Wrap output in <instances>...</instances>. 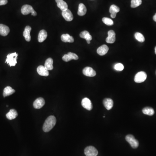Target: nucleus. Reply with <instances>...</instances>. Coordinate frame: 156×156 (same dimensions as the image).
I'll use <instances>...</instances> for the list:
<instances>
[{
    "label": "nucleus",
    "instance_id": "obj_1",
    "mask_svg": "<svg viewBox=\"0 0 156 156\" xmlns=\"http://www.w3.org/2000/svg\"><path fill=\"white\" fill-rule=\"evenodd\" d=\"M56 119L54 116H50L47 118L43 125V131L45 132H48L51 131L56 125Z\"/></svg>",
    "mask_w": 156,
    "mask_h": 156
},
{
    "label": "nucleus",
    "instance_id": "obj_2",
    "mask_svg": "<svg viewBox=\"0 0 156 156\" xmlns=\"http://www.w3.org/2000/svg\"><path fill=\"white\" fill-rule=\"evenodd\" d=\"M18 54L16 52L12 54H9L7 56V59L5 63L9 64L10 66H15L16 64L17 63V57Z\"/></svg>",
    "mask_w": 156,
    "mask_h": 156
},
{
    "label": "nucleus",
    "instance_id": "obj_3",
    "mask_svg": "<svg viewBox=\"0 0 156 156\" xmlns=\"http://www.w3.org/2000/svg\"><path fill=\"white\" fill-rule=\"evenodd\" d=\"M21 12L24 15H29L31 13V15L34 16L37 15V13L35 11L33 7L30 5H25L22 6Z\"/></svg>",
    "mask_w": 156,
    "mask_h": 156
},
{
    "label": "nucleus",
    "instance_id": "obj_4",
    "mask_svg": "<svg viewBox=\"0 0 156 156\" xmlns=\"http://www.w3.org/2000/svg\"><path fill=\"white\" fill-rule=\"evenodd\" d=\"M125 139L128 142L130 143L131 147L133 148H137L139 146V142L137 140H136L134 136L132 134L127 135L125 137Z\"/></svg>",
    "mask_w": 156,
    "mask_h": 156
},
{
    "label": "nucleus",
    "instance_id": "obj_5",
    "mask_svg": "<svg viewBox=\"0 0 156 156\" xmlns=\"http://www.w3.org/2000/svg\"><path fill=\"white\" fill-rule=\"evenodd\" d=\"M84 153L86 156H97L98 151L93 146H88L85 149Z\"/></svg>",
    "mask_w": 156,
    "mask_h": 156
},
{
    "label": "nucleus",
    "instance_id": "obj_6",
    "mask_svg": "<svg viewBox=\"0 0 156 156\" xmlns=\"http://www.w3.org/2000/svg\"><path fill=\"white\" fill-rule=\"evenodd\" d=\"M147 77V74L144 72H140L136 74L134 77V82L136 83H141L145 81Z\"/></svg>",
    "mask_w": 156,
    "mask_h": 156
},
{
    "label": "nucleus",
    "instance_id": "obj_7",
    "mask_svg": "<svg viewBox=\"0 0 156 156\" xmlns=\"http://www.w3.org/2000/svg\"><path fill=\"white\" fill-rule=\"evenodd\" d=\"M62 59L65 62H67L72 60V59L77 60L79 59V57L76 54L69 52L67 54L64 55L62 58Z\"/></svg>",
    "mask_w": 156,
    "mask_h": 156
},
{
    "label": "nucleus",
    "instance_id": "obj_8",
    "mask_svg": "<svg viewBox=\"0 0 156 156\" xmlns=\"http://www.w3.org/2000/svg\"><path fill=\"white\" fill-rule=\"evenodd\" d=\"M45 104L44 99L43 98H37L33 103V106L35 109H40Z\"/></svg>",
    "mask_w": 156,
    "mask_h": 156
},
{
    "label": "nucleus",
    "instance_id": "obj_9",
    "mask_svg": "<svg viewBox=\"0 0 156 156\" xmlns=\"http://www.w3.org/2000/svg\"><path fill=\"white\" fill-rule=\"evenodd\" d=\"M82 105L84 108L89 111H90L93 109L92 102L90 99L87 98H85L82 100Z\"/></svg>",
    "mask_w": 156,
    "mask_h": 156
},
{
    "label": "nucleus",
    "instance_id": "obj_10",
    "mask_svg": "<svg viewBox=\"0 0 156 156\" xmlns=\"http://www.w3.org/2000/svg\"><path fill=\"white\" fill-rule=\"evenodd\" d=\"M83 74L88 77H94L96 75V72L90 67H86L83 69Z\"/></svg>",
    "mask_w": 156,
    "mask_h": 156
},
{
    "label": "nucleus",
    "instance_id": "obj_11",
    "mask_svg": "<svg viewBox=\"0 0 156 156\" xmlns=\"http://www.w3.org/2000/svg\"><path fill=\"white\" fill-rule=\"evenodd\" d=\"M62 15L66 21H71L73 19V16L72 12L68 9L65 11H62Z\"/></svg>",
    "mask_w": 156,
    "mask_h": 156
},
{
    "label": "nucleus",
    "instance_id": "obj_12",
    "mask_svg": "<svg viewBox=\"0 0 156 156\" xmlns=\"http://www.w3.org/2000/svg\"><path fill=\"white\" fill-rule=\"evenodd\" d=\"M31 27L29 26H27L25 28L23 32V36L24 37L25 40L27 42H30L31 40L30 32L31 30Z\"/></svg>",
    "mask_w": 156,
    "mask_h": 156
},
{
    "label": "nucleus",
    "instance_id": "obj_13",
    "mask_svg": "<svg viewBox=\"0 0 156 156\" xmlns=\"http://www.w3.org/2000/svg\"><path fill=\"white\" fill-rule=\"evenodd\" d=\"M49 70H47L44 66L40 65L37 68V72L41 76H47L49 75Z\"/></svg>",
    "mask_w": 156,
    "mask_h": 156
},
{
    "label": "nucleus",
    "instance_id": "obj_14",
    "mask_svg": "<svg viewBox=\"0 0 156 156\" xmlns=\"http://www.w3.org/2000/svg\"><path fill=\"white\" fill-rule=\"evenodd\" d=\"M108 37L106 39V42L108 44H113L115 41V33L113 30H109L108 32Z\"/></svg>",
    "mask_w": 156,
    "mask_h": 156
},
{
    "label": "nucleus",
    "instance_id": "obj_15",
    "mask_svg": "<svg viewBox=\"0 0 156 156\" xmlns=\"http://www.w3.org/2000/svg\"><path fill=\"white\" fill-rule=\"evenodd\" d=\"M120 11V8L115 5H112L109 9V12L111 14L112 18H114L116 17L117 13Z\"/></svg>",
    "mask_w": 156,
    "mask_h": 156
},
{
    "label": "nucleus",
    "instance_id": "obj_16",
    "mask_svg": "<svg viewBox=\"0 0 156 156\" xmlns=\"http://www.w3.org/2000/svg\"><path fill=\"white\" fill-rule=\"evenodd\" d=\"M108 50L109 48L106 45H103L98 48L97 50V54L100 56L104 55L108 53Z\"/></svg>",
    "mask_w": 156,
    "mask_h": 156
},
{
    "label": "nucleus",
    "instance_id": "obj_17",
    "mask_svg": "<svg viewBox=\"0 0 156 156\" xmlns=\"http://www.w3.org/2000/svg\"><path fill=\"white\" fill-rule=\"evenodd\" d=\"M10 32L9 27L5 25L0 24V35L2 36H6Z\"/></svg>",
    "mask_w": 156,
    "mask_h": 156
},
{
    "label": "nucleus",
    "instance_id": "obj_18",
    "mask_svg": "<svg viewBox=\"0 0 156 156\" xmlns=\"http://www.w3.org/2000/svg\"><path fill=\"white\" fill-rule=\"evenodd\" d=\"M57 3V6L62 11H65L68 9V5L63 0H56Z\"/></svg>",
    "mask_w": 156,
    "mask_h": 156
},
{
    "label": "nucleus",
    "instance_id": "obj_19",
    "mask_svg": "<svg viewBox=\"0 0 156 156\" xmlns=\"http://www.w3.org/2000/svg\"><path fill=\"white\" fill-rule=\"evenodd\" d=\"M103 103L105 108L108 110H110V109H112L113 106V101L111 98H105L103 100Z\"/></svg>",
    "mask_w": 156,
    "mask_h": 156
},
{
    "label": "nucleus",
    "instance_id": "obj_20",
    "mask_svg": "<svg viewBox=\"0 0 156 156\" xmlns=\"http://www.w3.org/2000/svg\"><path fill=\"white\" fill-rule=\"evenodd\" d=\"M61 40L65 43H73L74 41L73 37L69 34H63L61 36Z\"/></svg>",
    "mask_w": 156,
    "mask_h": 156
},
{
    "label": "nucleus",
    "instance_id": "obj_21",
    "mask_svg": "<svg viewBox=\"0 0 156 156\" xmlns=\"http://www.w3.org/2000/svg\"><path fill=\"white\" fill-rule=\"evenodd\" d=\"M47 37V32L45 30H42L39 32L38 36V40L40 43L44 42Z\"/></svg>",
    "mask_w": 156,
    "mask_h": 156
},
{
    "label": "nucleus",
    "instance_id": "obj_22",
    "mask_svg": "<svg viewBox=\"0 0 156 156\" xmlns=\"http://www.w3.org/2000/svg\"><path fill=\"white\" fill-rule=\"evenodd\" d=\"M17 115H18V113L16 110L12 109L10 110V111L7 114L6 116L7 119L11 120L16 118Z\"/></svg>",
    "mask_w": 156,
    "mask_h": 156
},
{
    "label": "nucleus",
    "instance_id": "obj_23",
    "mask_svg": "<svg viewBox=\"0 0 156 156\" xmlns=\"http://www.w3.org/2000/svg\"><path fill=\"white\" fill-rule=\"evenodd\" d=\"M15 92V90L13 89L10 86H7L5 88L3 92V96L4 97L10 96L14 94Z\"/></svg>",
    "mask_w": 156,
    "mask_h": 156
},
{
    "label": "nucleus",
    "instance_id": "obj_24",
    "mask_svg": "<svg viewBox=\"0 0 156 156\" xmlns=\"http://www.w3.org/2000/svg\"><path fill=\"white\" fill-rule=\"evenodd\" d=\"M86 12L87 9L85 5L82 3L79 4L78 8V15L80 16H83L86 14Z\"/></svg>",
    "mask_w": 156,
    "mask_h": 156
},
{
    "label": "nucleus",
    "instance_id": "obj_25",
    "mask_svg": "<svg viewBox=\"0 0 156 156\" xmlns=\"http://www.w3.org/2000/svg\"><path fill=\"white\" fill-rule=\"evenodd\" d=\"M53 61L52 58H49L46 60L44 66L46 69L48 70H51L54 69L53 66Z\"/></svg>",
    "mask_w": 156,
    "mask_h": 156
},
{
    "label": "nucleus",
    "instance_id": "obj_26",
    "mask_svg": "<svg viewBox=\"0 0 156 156\" xmlns=\"http://www.w3.org/2000/svg\"><path fill=\"white\" fill-rule=\"evenodd\" d=\"M79 36L81 38L85 39L86 41H90L93 39L92 36L90 35L89 32L88 31H86V30H85V31L81 32Z\"/></svg>",
    "mask_w": 156,
    "mask_h": 156
},
{
    "label": "nucleus",
    "instance_id": "obj_27",
    "mask_svg": "<svg viewBox=\"0 0 156 156\" xmlns=\"http://www.w3.org/2000/svg\"><path fill=\"white\" fill-rule=\"evenodd\" d=\"M143 113L146 115L152 116L154 114V111L151 107H145L143 109Z\"/></svg>",
    "mask_w": 156,
    "mask_h": 156
},
{
    "label": "nucleus",
    "instance_id": "obj_28",
    "mask_svg": "<svg viewBox=\"0 0 156 156\" xmlns=\"http://www.w3.org/2000/svg\"><path fill=\"white\" fill-rule=\"evenodd\" d=\"M134 36H135V39L139 42L142 43V42H144L145 40L144 36L141 33H138V32L135 33Z\"/></svg>",
    "mask_w": 156,
    "mask_h": 156
},
{
    "label": "nucleus",
    "instance_id": "obj_29",
    "mask_svg": "<svg viewBox=\"0 0 156 156\" xmlns=\"http://www.w3.org/2000/svg\"><path fill=\"white\" fill-rule=\"evenodd\" d=\"M142 4V0H132L131 7L132 8H136L141 5Z\"/></svg>",
    "mask_w": 156,
    "mask_h": 156
},
{
    "label": "nucleus",
    "instance_id": "obj_30",
    "mask_svg": "<svg viewBox=\"0 0 156 156\" xmlns=\"http://www.w3.org/2000/svg\"><path fill=\"white\" fill-rule=\"evenodd\" d=\"M103 22L108 26H112L114 24V22L112 19L108 17H104L102 18Z\"/></svg>",
    "mask_w": 156,
    "mask_h": 156
},
{
    "label": "nucleus",
    "instance_id": "obj_31",
    "mask_svg": "<svg viewBox=\"0 0 156 156\" xmlns=\"http://www.w3.org/2000/svg\"><path fill=\"white\" fill-rule=\"evenodd\" d=\"M114 69L117 71H122L124 69V66L122 64L118 63L114 65Z\"/></svg>",
    "mask_w": 156,
    "mask_h": 156
},
{
    "label": "nucleus",
    "instance_id": "obj_32",
    "mask_svg": "<svg viewBox=\"0 0 156 156\" xmlns=\"http://www.w3.org/2000/svg\"><path fill=\"white\" fill-rule=\"evenodd\" d=\"M7 3V0H0V6L4 5Z\"/></svg>",
    "mask_w": 156,
    "mask_h": 156
},
{
    "label": "nucleus",
    "instance_id": "obj_33",
    "mask_svg": "<svg viewBox=\"0 0 156 156\" xmlns=\"http://www.w3.org/2000/svg\"><path fill=\"white\" fill-rule=\"evenodd\" d=\"M153 19L154 21L156 22V13L155 14L154 16L153 17Z\"/></svg>",
    "mask_w": 156,
    "mask_h": 156
},
{
    "label": "nucleus",
    "instance_id": "obj_34",
    "mask_svg": "<svg viewBox=\"0 0 156 156\" xmlns=\"http://www.w3.org/2000/svg\"><path fill=\"white\" fill-rule=\"evenodd\" d=\"M87 43L88 44H90V41H87Z\"/></svg>",
    "mask_w": 156,
    "mask_h": 156
},
{
    "label": "nucleus",
    "instance_id": "obj_35",
    "mask_svg": "<svg viewBox=\"0 0 156 156\" xmlns=\"http://www.w3.org/2000/svg\"><path fill=\"white\" fill-rule=\"evenodd\" d=\"M155 54H156V47H155Z\"/></svg>",
    "mask_w": 156,
    "mask_h": 156
}]
</instances>
